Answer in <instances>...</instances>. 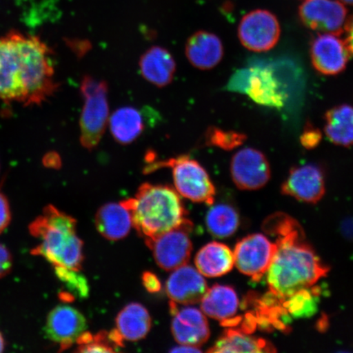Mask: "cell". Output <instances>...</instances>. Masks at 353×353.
Masks as SVG:
<instances>
[{"instance_id":"obj_1","label":"cell","mask_w":353,"mask_h":353,"mask_svg":"<svg viewBox=\"0 0 353 353\" xmlns=\"http://www.w3.org/2000/svg\"><path fill=\"white\" fill-rule=\"evenodd\" d=\"M52 50L41 38L11 30L0 38V100L39 105L59 90Z\"/></svg>"},{"instance_id":"obj_2","label":"cell","mask_w":353,"mask_h":353,"mask_svg":"<svg viewBox=\"0 0 353 353\" xmlns=\"http://www.w3.org/2000/svg\"><path fill=\"white\" fill-rule=\"evenodd\" d=\"M263 228L277 236L276 254L267 272L272 292L287 296L316 285L328 274L330 268L306 242L303 229L294 219L284 214L272 215L264 222Z\"/></svg>"},{"instance_id":"obj_3","label":"cell","mask_w":353,"mask_h":353,"mask_svg":"<svg viewBox=\"0 0 353 353\" xmlns=\"http://www.w3.org/2000/svg\"><path fill=\"white\" fill-rule=\"evenodd\" d=\"M30 235L41 241L32 254L41 256L54 267L81 271L83 241L77 234V221L50 205L29 225Z\"/></svg>"},{"instance_id":"obj_4","label":"cell","mask_w":353,"mask_h":353,"mask_svg":"<svg viewBox=\"0 0 353 353\" xmlns=\"http://www.w3.org/2000/svg\"><path fill=\"white\" fill-rule=\"evenodd\" d=\"M122 202L131 211L132 227L145 241L178 227L187 219L179 192L166 185L143 183L135 198Z\"/></svg>"},{"instance_id":"obj_5","label":"cell","mask_w":353,"mask_h":353,"mask_svg":"<svg viewBox=\"0 0 353 353\" xmlns=\"http://www.w3.org/2000/svg\"><path fill=\"white\" fill-rule=\"evenodd\" d=\"M81 92L83 105L79 118V141L92 151L101 142L109 123L108 85L88 74L83 77Z\"/></svg>"},{"instance_id":"obj_6","label":"cell","mask_w":353,"mask_h":353,"mask_svg":"<svg viewBox=\"0 0 353 353\" xmlns=\"http://www.w3.org/2000/svg\"><path fill=\"white\" fill-rule=\"evenodd\" d=\"M162 168H171L176 191L179 195L196 203L213 205L215 187L206 170L194 159L182 154L165 161L151 162L145 168V174Z\"/></svg>"},{"instance_id":"obj_7","label":"cell","mask_w":353,"mask_h":353,"mask_svg":"<svg viewBox=\"0 0 353 353\" xmlns=\"http://www.w3.org/2000/svg\"><path fill=\"white\" fill-rule=\"evenodd\" d=\"M227 88L229 91L243 92L254 103L272 108H283L288 99L275 70L268 65L254 64L238 70L229 79Z\"/></svg>"},{"instance_id":"obj_8","label":"cell","mask_w":353,"mask_h":353,"mask_svg":"<svg viewBox=\"0 0 353 353\" xmlns=\"http://www.w3.org/2000/svg\"><path fill=\"white\" fill-rule=\"evenodd\" d=\"M192 228V223L186 219L178 227L152 240L145 241L159 267L170 272L188 264L192 251L190 239Z\"/></svg>"},{"instance_id":"obj_9","label":"cell","mask_w":353,"mask_h":353,"mask_svg":"<svg viewBox=\"0 0 353 353\" xmlns=\"http://www.w3.org/2000/svg\"><path fill=\"white\" fill-rule=\"evenodd\" d=\"M276 251V243L263 234H251L243 238L235 247L236 266L242 274L254 281H259L266 274Z\"/></svg>"},{"instance_id":"obj_10","label":"cell","mask_w":353,"mask_h":353,"mask_svg":"<svg viewBox=\"0 0 353 353\" xmlns=\"http://www.w3.org/2000/svg\"><path fill=\"white\" fill-rule=\"evenodd\" d=\"M281 26L276 17L271 12L257 10L243 17L238 37L242 46L253 52L272 50L279 41Z\"/></svg>"},{"instance_id":"obj_11","label":"cell","mask_w":353,"mask_h":353,"mask_svg":"<svg viewBox=\"0 0 353 353\" xmlns=\"http://www.w3.org/2000/svg\"><path fill=\"white\" fill-rule=\"evenodd\" d=\"M230 170L234 183L245 191L261 189L271 178L267 157L254 148H246L234 154Z\"/></svg>"},{"instance_id":"obj_12","label":"cell","mask_w":353,"mask_h":353,"mask_svg":"<svg viewBox=\"0 0 353 353\" xmlns=\"http://www.w3.org/2000/svg\"><path fill=\"white\" fill-rule=\"evenodd\" d=\"M299 14L304 26L316 32L339 35L345 30L347 10L336 0H306Z\"/></svg>"},{"instance_id":"obj_13","label":"cell","mask_w":353,"mask_h":353,"mask_svg":"<svg viewBox=\"0 0 353 353\" xmlns=\"http://www.w3.org/2000/svg\"><path fill=\"white\" fill-rule=\"evenodd\" d=\"M281 192L299 201L316 204L325 192L323 170L314 164L293 167L281 185Z\"/></svg>"},{"instance_id":"obj_14","label":"cell","mask_w":353,"mask_h":353,"mask_svg":"<svg viewBox=\"0 0 353 353\" xmlns=\"http://www.w3.org/2000/svg\"><path fill=\"white\" fill-rule=\"evenodd\" d=\"M87 321L77 309L63 304L52 309L46 319V337L59 344L60 352L68 350L85 332Z\"/></svg>"},{"instance_id":"obj_15","label":"cell","mask_w":353,"mask_h":353,"mask_svg":"<svg viewBox=\"0 0 353 353\" xmlns=\"http://www.w3.org/2000/svg\"><path fill=\"white\" fill-rule=\"evenodd\" d=\"M310 56L317 72L326 76H335L345 70L351 54L345 41L339 38V35L324 33L313 39Z\"/></svg>"},{"instance_id":"obj_16","label":"cell","mask_w":353,"mask_h":353,"mask_svg":"<svg viewBox=\"0 0 353 353\" xmlns=\"http://www.w3.org/2000/svg\"><path fill=\"white\" fill-rule=\"evenodd\" d=\"M208 290L201 273L189 265L175 269L168 278L166 293L172 302L192 305L200 303Z\"/></svg>"},{"instance_id":"obj_17","label":"cell","mask_w":353,"mask_h":353,"mask_svg":"<svg viewBox=\"0 0 353 353\" xmlns=\"http://www.w3.org/2000/svg\"><path fill=\"white\" fill-rule=\"evenodd\" d=\"M201 302L202 312L211 319L219 321L224 327H236L240 324L242 317L236 316L240 301L232 286H212Z\"/></svg>"},{"instance_id":"obj_18","label":"cell","mask_w":353,"mask_h":353,"mask_svg":"<svg viewBox=\"0 0 353 353\" xmlns=\"http://www.w3.org/2000/svg\"><path fill=\"white\" fill-rule=\"evenodd\" d=\"M171 331L181 345L200 347L208 341L210 336L205 313L191 307L176 311L172 321Z\"/></svg>"},{"instance_id":"obj_19","label":"cell","mask_w":353,"mask_h":353,"mask_svg":"<svg viewBox=\"0 0 353 353\" xmlns=\"http://www.w3.org/2000/svg\"><path fill=\"white\" fill-rule=\"evenodd\" d=\"M185 52L193 66L200 70H210L223 59V46L217 35L200 30L188 39Z\"/></svg>"},{"instance_id":"obj_20","label":"cell","mask_w":353,"mask_h":353,"mask_svg":"<svg viewBox=\"0 0 353 353\" xmlns=\"http://www.w3.org/2000/svg\"><path fill=\"white\" fill-rule=\"evenodd\" d=\"M176 66L174 57L161 46L148 48L139 60V69L143 77L158 88L170 85L174 78Z\"/></svg>"},{"instance_id":"obj_21","label":"cell","mask_w":353,"mask_h":353,"mask_svg":"<svg viewBox=\"0 0 353 353\" xmlns=\"http://www.w3.org/2000/svg\"><path fill=\"white\" fill-rule=\"evenodd\" d=\"M96 228L109 241L123 239L132 227L131 211L123 203H109L101 207L95 216Z\"/></svg>"},{"instance_id":"obj_22","label":"cell","mask_w":353,"mask_h":353,"mask_svg":"<svg viewBox=\"0 0 353 353\" xmlns=\"http://www.w3.org/2000/svg\"><path fill=\"white\" fill-rule=\"evenodd\" d=\"M113 139L121 145L131 144L143 134L145 119L142 110L134 107H123L114 112L109 119Z\"/></svg>"},{"instance_id":"obj_23","label":"cell","mask_w":353,"mask_h":353,"mask_svg":"<svg viewBox=\"0 0 353 353\" xmlns=\"http://www.w3.org/2000/svg\"><path fill=\"white\" fill-rule=\"evenodd\" d=\"M195 264L203 276L219 277L231 272L235 264L234 253L223 243L211 242L199 250Z\"/></svg>"},{"instance_id":"obj_24","label":"cell","mask_w":353,"mask_h":353,"mask_svg":"<svg viewBox=\"0 0 353 353\" xmlns=\"http://www.w3.org/2000/svg\"><path fill=\"white\" fill-rule=\"evenodd\" d=\"M209 352H274L270 342L252 336L238 327H228Z\"/></svg>"},{"instance_id":"obj_25","label":"cell","mask_w":353,"mask_h":353,"mask_svg":"<svg viewBox=\"0 0 353 353\" xmlns=\"http://www.w3.org/2000/svg\"><path fill=\"white\" fill-rule=\"evenodd\" d=\"M116 324V330L123 341H139L151 330L152 319L142 304L132 303L119 312Z\"/></svg>"},{"instance_id":"obj_26","label":"cell","mask_w":353,"mask_h":353,"mask_svg":"<svg viewBox=\"0 0 353 353\" xmlns=\"http://www.w3.org/2000/svg\"><path fill=\"white\" fill-rule=\"evenodd\" d=\"M325 132L331 143L350 147L353 145V108L341 105L328 110L325 116Z\"/></svg>"},{"instance_id":"obj_27","label":"cell","mask_w":353,"mask_h":353,"mask_svg":"<svg viewBox=\"0 0 353 353\" xmlns=\"http://www.w3.org/2000/svg\"><path fill=\"white\" fill-rule=\"evenodd\" d=\"M205 223L212 236L225 239L233 236L239 228L240 214L233 205L219 203L211 207L206 214Z\"/></svg>"},{"instance_id":"obj_28","label":"cell","mask_w":353,"mask_h":353,"mask_svg":"<svg viewBox=\"0 0 353 353\" xmlns=\"http://www.w3.org/2000/svg\"><path fill=\"white\" fill-rule=\"evenodd\" d=\"M320 296L319 287L312 285L281 296V304L291 319H307L317 312Z\"/></svg>"},{"instance_id":"obj_29","label":"cell","mask_w":353,"mask_h":353,"mask_svg":"<svg viewBox=\"0 0 353 353\" xmlns=\"http://www.w3.org/2000/svg\"><path fill=\"white\" fill-rule=\"evenodd\" d=\"M77 343V352H114L120 348L107 331H100L96 334L85 331L78 338Z\"/></svg>"},{"instance_id":"obj_30","label":"cell","mask_w":353,"mask_h":353,"mask_svg":"<svg viewBox=\"0 0 353 353\" xmlns=\"http://www.w3.org/2000/svg\"><path fill=\"white\" fill-rule=\"evenodd\" d=\"M246 136L236 131H226L216 127H210L205 134L206 145L232 151L245 142Z\"/></svg>"},{"instance_id":"obj_31","label":"cell","mask_w":353,"mask_h":353,"mask_svg":"<svg viewBox=\"0 0 353 353\" xmlns=\"http://www.w3.org/2000/svg\"><path fill=\"white\" fill-rule=\"evenodd\" d=\"M54 270L57 276L63 282L73 296L81 299L88 297L90 294V287L85 276L81 274L79 271L63 267H54Z\"/></svg>"},{"instance_id":"obj_32","label":"cell","mask_w":353,"mask_h":353,"mask_svg":"<svg viewBox=\"0 0 353 353\" xmlns=\"http://www.w3.org/2000/svg\"><path fill=\"white\" fill-rule=\"evenodd\" d=\"M321 131L308 123L305 129L303 130L301 137H300V142H301L303 147L307 150L314 149L321 143Z\"/></svg>"},{"instance_id":"obj_33","label":"cell","mask_w":353,"mask_h":353,"mask_svg":"<svg viewBox=\"0 0 353 353\" xmlns=\"http://www.w3.org/2000/svg\"><path fill=\"white\" fill-rule=\"evenodd\" d=\"M12 214L10 202L4 194L0 191V234H2L10 224Z\"/></svg>"},{"instance_id":"obj_34","label":"cell","mask_w":353,"mask_h":353,"mask_svg":"<svg viewBox=\"0 0 353 353\" xmlns=\"http://www.w3.org/2000/svg\"><path fill=\"white\" fill-rule=\"evenodd\" d=\"M12 266V256L10 250L0 244V279L10 274Z\"/></svg>"},{"instance_id":"obj_35","label":"cell","mask_w":353,"mask_h":353,"mask_svg":"<svg viewBox=\"0 0 353 353\" xmlns=\"http://www.w3.org/2000/svg\"><path fill=\"white\" fill-rule=\"evenodd\" d=\"M145 289L150 293H157L161 290V283L156 274L151 272H145L142 276Z\"/></svg>"},{"instance_id":"obj_36","label":"cell","mask_w":353,"mask_h":353,"mask_svg":"<svg viewBox=\"0 0 353 353\" xmlns=\"http://www.w3.org/2000/svg\"><path fill=\"white\" fill-rule=\"evenodd\" d=\"M43 165L52 169H59L61 166V160L59 154L55 152H50L43 158Z\"/></svg>"},{"instance_id":"obj_37","label":"cell","mask_w":353,"mask_h":353,"mask_svg":"<svg viewBox=\"0 0 353 353\" xmlns=\"http://www.w3.org/2000/svg\"><path fill=\"white\" fill-rule=\"evenodd\" d=\"M346 39L345 42L351 55L353 56V17L347 21L345 26Z\"/></svg>"},{"instance_id":"obj_38","label":"cell","mask_w":353,"mask_h":353,"mask_svg":"<svg viewBox=\"0 0 353 353\" xmlns=\"http://www.w3.org/2000/svg\"><path fill=\"white\" fill-rule=\"evenodd\" d=\"M342 231L343 235L353 239V220H347L346 222L343 223Z\"/></svg>"},{"instance_id":"obj_39","label":"cell","mask_w":353,"mask_h":353,"mask_svg":"<svg viewBox=\"0 0 353 353\" xmlns=\"http://www.w3.org/2000/svg\"><path fill=\"white\" fill-rule=\"evenodd\" d=\"M172 352H201V351L197 347L183 345L174 347V350H170Z\"/></svg>"},{"instance_id":"obj_40","label":"cell","mask_w":353,"mask_h":353,"mask_svg":"<svg viewBox=\"0 0 353 353\" xmlns=\"http://www.w3.org/2000/svg\"><path fill=\"white\" fill-rule=\"evenodd\" d=\"M4 348H6V341H4L3 334L0 332V352H3Z\"/></svg>"},{"instance_id":"obj_41","label":"cell","mask_w":353,"mask_h":353,"mask_svg":"<svg viewBox=\"0 0 353 353\" xmlns=\"http://www.w3.org/2000/svg\"><path fill=\"white\" fill-rule=\"evenodd\" d=\"M341 2L353 6V0H341Z\"/></svg>"}]
</instances>
